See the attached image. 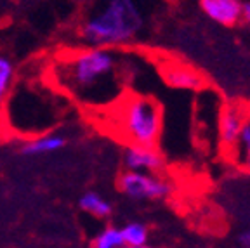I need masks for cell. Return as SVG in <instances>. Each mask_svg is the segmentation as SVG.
Instances as JSON below:
<instances>
[{
    "mask_svg": "<svg viewBox=\"0 0 250 248\" xmlns=\"http://www.w3.org/2000/svg\"><path fill=\"white\" fill-rule=\"evenodd\" d=\"M162 77L167 85L181 90H200L203 83V75L196 71L193 66L179 61H168L162 66Z\"/></svg>",
    "mask_w": 250,
    "mask_h": 248,
    "instance_id": "cell-8",
    "label": "cell"
},
{
    "mask_svg": "<svg viewBox=\"0 0 250 248\" xmlns=\"http://www.w3.org/2000/svg\"><path fill=\"white\" fill-rule=\"evenodd\" d=\"M125 247H145L148 243V229L145 224L130 222L120 229Z\"/></svg>",
    "mask_w": 250,
    "mask_h": 248,
    "instance_id": "cell-14",
    "label": "cell"
},
{
    "mask_svg": "<svg viewBox=\"0 0 250 248\" xmlns=\"http://www.w3.org/2000/svg\"><path fill=\"white\" fill-rule=\"evenodd\" d=\"M250 108L242 103H228L221 108L217 117V141L224 153H228L238 139Z\"/></svg>",
    "mask_w": 250,
    "mask_h": 248,
    "instance_id": "cell-6",
    "label": "cell"
},
{
    "mask_svg": "<svg viewBox=\"0 0 250 248\" xmlns=\"http://www.w3.org/2000/svg\"><path fill=\"white\" fill-rule=\"evenodd\" d=\"M125 170L143 174H162L165 170V158L158 147L127 146L124 151Z\"/></svg>",
    "mask_w": 250,
    "mask_h": 248,
    "instance_id": "cell-7",
    "label": "cell"
},
{
    "mask_svg": "<svg viewBox=\"0 0 250 248\" xmlns=\"http://www.w3.org/2000/svg\"><path fill=\"white\" fill-rule=\"evenodd\" d=\"M109 122L118 139L127 146L156 147L164 130V113L155 97L145 94H124L109 108Z\"/></svg>",
    "mask_w": 250,
    "mask_h": 248,
    "instance_id": "cell-4",
    "label": "cell"
},
{
    "mask_svg": "<svg viewBox=\"0 0 250 248\" xmlns=\"http://www.w3.org/2000/svg\"><path fill=\"white\" fill-rule=\"evenodd\" d=\"M200 9L223 26H234L242 21L243 4L240 0H200Z\"/></svg>",
    "mask_w": 250,
    "mask_h": 248,
    "instance_id": "cell-9",
    "label": "cell"
},
{
    "mask_svg": "<svg viewBox=\"0 0 250 248\" xmlns=\"http://www.w3.org/2000/svg\"><path fill=\"white\" fill-rule=\"evenodd\" d=\"M66 146V136L59 134V132H47L40 136L24 139L21 144L20 151L24 156H43L52 155L56 151H61Z\"/></svg>",
    "mask_w": 250,
    "mask_h": 248,
    "instance_id": "cell-10",
    "label": "cell"
},
{
    "mask_svg": "<svg viewBox=\"0 0 250 248\" xmlns=\"http://www.w3.org/2000/svg\"><path fill=\"white\" fill-rule=\"evenodd\" d=\"M78 205H80V208H82L83 212L90 213L92 217L106 219L111 215V203L98 193H85L80 198Z\"/></svg>",
    "mask_w": 250,
    "mask_h": 248,
    "instance_id": "cell-12",
    "label": "cell"
},
{
    "mask_svg": "<svg viewBox=\"0 0 250 248\" xmlns=\"http://www.w3.org/2000/svg\"><path fill=\"white\" fill-rule=\"evenodd\" d=\"M127 68L124 52L117 49L80 47L54 59L49 82L82 108L109 109L127 94Z\"/></svg>",
    "mask_w": 250,
    "mask_h": 248,
    "instance_id": "cell-1",
    "label": "cell"
},
{
    "mask_svg": "<svg viewBox=\"0 0 250 248\" xmlns=\"http://www.w3.org/2000/svg\"><path fill=\"white\" fill-rule=\"evenodd\" d=\"M118 187L132 200H165L172 194V184L162 174L125 170L118 177Z\"/></svg>",
    "mask_w": 250,
    "mask_h": 248,
    "instance_id": "cell-5",
    "label": "cell"
},
{
    "mask_svg": "<svg viewBox=\"0 0 250 248\" xmlns=\"http://www.w3.org/2000/svg\"><path fill=\"white\" fill-rule=\"evenodd\" d=\"M68 97L47 80L16 82L0 117L9 132L30 139L52 132L62 122Z\"/></svg>",
    "mask_w": 250,
    "mask_h": 248,
    "instance_id": "cell-2",
    "label": "cell"
},
{
    "mask_svg": "<svg viewBox=\"0 0 250 248\" xmlns=\"http://www.w3.org/2000/svg\"><path fill=\"white\" fill-rule=\"evenodd\" d=\"M143 24L134 0H99L80 21L78 37L85 47L120 49L139 37Z\"/></svg>",
    "mask_w": 250,
    "mask_h": 248,
    "instance_id": "cell-3",
    "label": "cell"
},
{
    "mask_svg": "<svg viewBox=\"0 0 250 248\" xmlns=\"http://www.w3.org/2000/svg\"><path fill=\"white\" fill-rule=\"evenodd\" d=\"M226 156L240 170L250 174V111L247 115V120L243 124V128L240 132L238 139H236L234 146L226 153Z\"/></svg>",
    "mask_w": 250,
    "mask_h": 248,
    "instance_id": "cell-11",
    "label": "cell"
},
{
    "mask_svg": "<svg viewBox=\"0 0 250 248\" xmlns=\"http://www.w3.org/2000/svg\"><path fill=\"white\" fill-rule=\"evenodd\" d=\"M242 20H243V21H247V23L250 24V2H249V4H243Z\"/></svg>",
    "mask_w": 250,
    "mask_h": 248,
    "instance_id": "cell-17",
    "label": "cell"
},
{
    "mask_svg": "<svg viewBox=\"0 0 250 248\" xmlns=\"http://www.w3.org/2000/svg\"><path fill=\"white\" fill-rule=\"evenodd\" d=\"M240 245L243 248H250V231H245V233L240 236Z\"/></svg>",
    "mask_w": 250,
    "mask_h": 248,
    "instance_id": "cell-16",
    "label": "cell"
},
{
    "mask_svg": "<svg viewBox=\"0 0 250 248\" xmlns=\"http://www.w3.org/2000/svg\"><path fill=\"white\" fill-rule=\"evenodd\" d=\"M16 83V66L5 54H0V109L7 101L9 94Z\"/></svg>",
    "mask_w": 250,
    "mask_h": 248,
    "instance_id": "cell-13",
    "label": "cell"
},
{
    "mask_svg": "<svg viewBox=\"0 0 250 248\" xmlns=\"http://www.w3.org/2000/svg\"><path fill=\"white\" fill-rule=\"evenodd\" d=\"M124 240L118 227H106L96 236L92 243V248H122Z\"/></svg>",
    "mask_w": 250,
    "mask_h": 248,
    "instance_id": "cell-15",
    "label": "cell"
},
{
    "mask_svg": "<svg viewBox=\"0 0 250 248\" xmlns=\"http://www.w3.org/2000/svg\"><path fill=\"white\" fill-rule=\"evenodd\" d=\"M122 248H149V247H148V245H145V247H125V245H124Z\"/></svg>",
    "mask_w": 250,
    "mask_h": 248,
    "instance_id": "cell-18",
    "label": "cell"
}]
</instances>
